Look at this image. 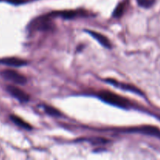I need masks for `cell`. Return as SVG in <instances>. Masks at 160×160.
Instances as JSON below:
<instances>
[{
	"label": "cell",
	"instance_id": "6da1fadb",
	"mask_svg": "<svg viewBox=\"0 0 160 160\" xmlns=\"http://www.w3.org/2000/svg\"><path fill=\"white\" fill-rule=\"evenodd\" d=\"M98 97L105 102L117 106V107L128 109L130 106V102L127 98L115 93H112V92L102 91L98 93Z\"/></svg>",
	"mask_w": 160,
	"mask_h": 160
},
{
	"label": "cell",
	"instance_id": "7a4b0ae2",
	"mask_svg": "<svg viewBox=\"0 0 160 160\" xmlns=\"http://www.w3.org/2000/svg\"><path fill=\"white\" fill-rule=\"evenodd\" d=\"M52 14H48L46 16H42L38 17L34 20H33L31 23L30 28L31 30L36 31H45L49 30L52 28Z\"/></svg>",
	"mask_w": 160,
	"mask_h": 160
},
{
	"label": "cell",
	"instance_id": "3957f363",
	"mask_svg": "<svg viewBox=\"0 0 160 160\" xmlns=\"http://www.w3.org/2000/svg\"><path fill=\"white\" fill-rule=\"evenodd\" d=\"M1 75L4 79L17 84H25L27 83L26 77L21 73L12 70H5L1 72Z\"/></svg>",
	"mask_w": 160,
	"mask_h": 160
},
{
	"label": "cell",
	"instance_id": "277c9868",
	"mask_svg": "<svg viewBox=\"0 0 160 160\" xmlns=\"http://www.w3.org/2000/svg\"><path fill=\"white\" fill-rule=\"evenodd\" d=\"M128 132H138L141 134H146V135L154 136V137L160 138V129L154 126H150V125H145V126L138 127V128H131L128 130Z\"/></svg>",
	"mask_w": 160,
	"mask_h": 160
},
{
	"label": "cell",
	"instance_id": "5b68a950",
	"mask_svg": "<svg viewBox=\"0 0 160 160\" xmlns=\"http://www.w3.org/2000/svg\"><path fill=\"white\" fill-rule=\"evenodd\" d=\"M6 90L12 97L17 98L20 102H27L29 101V95L26 92H23V90L19 88L12 85H9L6 88Z\"/></svg>",
	"mask_w": 160,
	"mask_h": 160
},
{
	"label": "cell",
	"instance_id": "8992f818",
	"mask_svg": "<svg viewBox=\"0 0 160 160\" xmlns=\"http://www.w3.org/2000/svg\"><path fill=\"white\" fill-rule=\"evenodd\" d=\"M0 63L4 64L6 66H9V67H20L26 65L27 62L24 59H20V58L6 57L0 59Z\"/></svg>",
	"mask_w": 160,
	"mask_h": 160
},
{
	"label": "cell",
	"instance_id": "52a82bcc",
	"mask_svg": "<svg viewBox=\"0 0 160 160\" xmlns=\"http://www.w3.org/2000/svg\"><path fill=\"white\" fill-rule=\"evenodd\" d=\"M106 81H107L108 83H109V84H112L113 86H115V87L120 88L123 89V90L129 91V92H134V93H137V94H138V95H143V93H142V92H141L138 88H137L134 87V86L131 85V84H124V83H120V82H118V81H115V80H112V79L106 80Z\"/></svg>",
	"mask_w": 160,
	"mask_h": 160
},
{
	"label": "cell",
	"instance_id": "ba28073f",
	"mask_svg": "<svg viewBox=\"0 0 160 160\" xmlns=\"http://www.w3.org/2000/svg\"><path fill=\"white\" fill-rule=\"evenodd\" d=\"M88 32L95 39V40L98 41L100 44H101L102 46L106 47L107 48H111V43L109 42V40L108 39V38H106V36H104L103 34H100V33L95 32V31H88Z\"/></svg>",
	"mask_w": 160,
	"mask_h": 160
},
{
	"label": "cell",
	"instance_id": "9c48e42d",
	"mask_svg": "<svg viewBox=\"0 0 160 160\" xmlns=\"http://www.w3.org/2000/svg\"><path fill=\"white\" fill-rule=\"evenodd\" d=\"M10 119L16 125H17V126L20 127V128H23V129H26V130H31V128H32L31 125L28 124L27 122H25L24 120H22L20 117H17V116L11 115Z\"/></svg>",
	"mask_w": 160,
	"mask_h": 160
},
{
	"label": "cell",
	"instance_id": "30bf717a",
	"mask_svg": "<svg viewBox=\"0 0 160 160\" xmlns=\"http://www.w3.org/2000/svg\"><path fill=\"white\" fill-rule=\"evenodd\" d=\"M126 2L120 3V4L117 6L115 10H114L113 14H112L113 17H115V18H120V17L123 15V12H124L125 9H126Z\"/></svg>",
	"mask_w": 160,
	"mask_h": 160
},
{
	"label": "cell",
	"instance_id": "8fae6325",
	"mask_svg": "<svg viewBox=\"0 0 160 160\" xmlns=\"http://www.w3.org/2000/svg\"><path fill=\"white\" fill-rule=\"evenodd\" d=\"M57 13L64 19L75 18V17H78V16L80 14L78 12H77V11H73V10L62 11V12H58Z\"/></svg>",
	"mask_w": 160,
	"mask_h": 160
},
{
	"label": "cell",
	"instance_id": "7c38bea8",
	"mask_svg": "<svg viewBox=\"0 0 160 160\" xmlns=\"http://www.w3.org/2000/svg\"><path fill=\"white\" fill-rule=\"evenodd\" d=\"M44 109H45V112L47 114L52 116V117H59V116L61 115L60 112L58 109H56V108L52 107V106H44Z\"/></svg>",
	"mask_w": 160,
	"mask_h": 160
},
{
	"label": "cell",
	"instance_id": "4fadbf2b",
	"mask_svg": "<svg viewBox=\"0 0 160 160\" xmlns=\"http://www.w3.org/2000/svg\"><path fill=\"white\" fill-rule=\"evenodd\" d=\"M138 3L140 6L144 8H149L154 3V0H137Z\"/></svg>",
	"mask_w": 160,
	"mask_h": 160
},
{
	"label": "cell",
	"instance_id": "5bb4252c",
	"mask_svg": "<svg viewBox=\"0 0 160 160\" xmlns=\"http://www.w3.org/2000/svg\"><path fill=\"white\" fill-rule=\"evenodd\" d=\"M159 119H160V117H159Z\"/></svg>",
	"mask_w": 160,
	"mask_h": 160
}]
</instances>
